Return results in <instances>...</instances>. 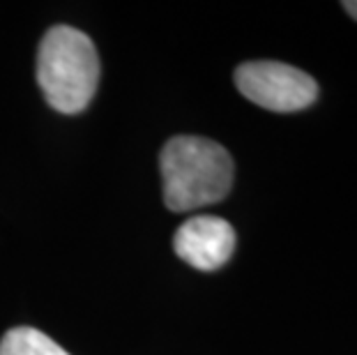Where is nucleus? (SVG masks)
<instances>
[{
	"label": "nucleus",
	"mask_w": 357,
	"mask_h": 355,
	"mask_svg": "<svg viewBox=\"0 0 357 355\" xmlns=\"http://www.w3.org/2000/svg\"><path fill=\"white\" fill-rule=\"evenodd\" d=\"M164 201L173 213H189L222 201L233 187L229 150L203 137H173L159 157Z\"/></svg>",
	"instance_id": "nucleus-1"
},
{
	"label": "nucleus",
	"mask_w": 357,
	"mask_h": 355,
	"mask_svg": "<svg viewBox=\"0 0 357 355\" xmlns=\"http://www.w3.org/2000/svg\"><path fill=\"white\" fill-rule=\"evenodd\" d=\"M37 79L49 107L60 113L83 111L100 83V58L93 40L70 26L51 28L37 56Z\"/></svg>",
	"instance_id": "nucleus-2"
},
{
	"label": "nucleus",
	"mask_w": 357,
	"mask_h": 355,
	"mask_svg": "<svg viewBox=\"0 0 357 355\" xmlns=\"http://www.w3.org/2000/svg\"><path fill=\"white\" fill-rule=\"evenodd\" d=\"M235 86L249 102L277 113L307 109L318 97V83L307 72L275 60L240 65L235 70Z\"/></svg>",
	"instance_id": "nucleus-3"
},
{
	"label": "nucleus",
	"mask_w": 357,
	"mask_h": 355,
	"mask_svg": "<svg viewBox=\"0 0 357 355\" xmlns=\"http://www.w3.org/2000/svg\"><path fill=\"white\" fill-rule=\"evenodd\" d=\"M173 247L182 261L196 270H217L235 252V231L222 217L199 215L187 219L176 231Z\"/></svg>",
	"instance_id": "nucleus-4"
},
{
	"label": "nucleus",
	"mask_w": 357,
	"mask_h": 355,
	"mask_svg": "<svg viewBox=\"0 0 357 355\" xmlns=\"http://www.w3.org/2000/svg\"><path fill=\"white\" fill-rule=\"evenodd\" d=\"M0 355H70L35 328H14L0 342Z\"/></svg>",
	"instance_id": "nucleus-5"
},
{
	"label": "nucleus",
	"mask_w": 357,
	"mask_h": 355,
	"mask_svg": "<svg viewBox=\"0 0 357 355\" xmlns=\"http://www.w3.org/2000/svg\"><path fill=\"white\" fill-rule=\"evenodd\" d=\"M341 7H344V10L351 14L353 19H357V0H353V3H351V0H346V3L341 5Z\"/></svg>",
	"instance_id": "nucleus-6"
}]
</instances>
